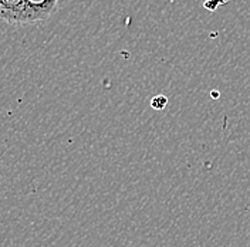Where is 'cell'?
I'll return each instance as SVG.
<instances>
[{
    "label": "cell",
    "mask_w": 250,
    "mask_h": 247,
    "mask_svg": "<svg viewBox=\"0 0 250 247\" xmlns=\"http://www.w3.org/2000/svg\"><path fill=\"white\" fill-rule=\"evenodd\" d=\"M59 0H0V21L10 26L40 24L57 10Z\"/></svg>",
    "instance_id": "6da1fadb"
},
{
    "label": "cell",
    "mask_w": 250,
    "mask_h": 247,
    "mask_svg": "<svg viewBox=\"0 0 250 247\" xmlns=\"http://www.w3.org/2000/svg\"><path fill=\"white\" fill-rule=\"evenodd\" d=\"M168 104V98L164 95H156L151 100V107L154 109H164Z\"/></svg>",
    "instance_id": "7a4b0ae2"
}]
</instances>
